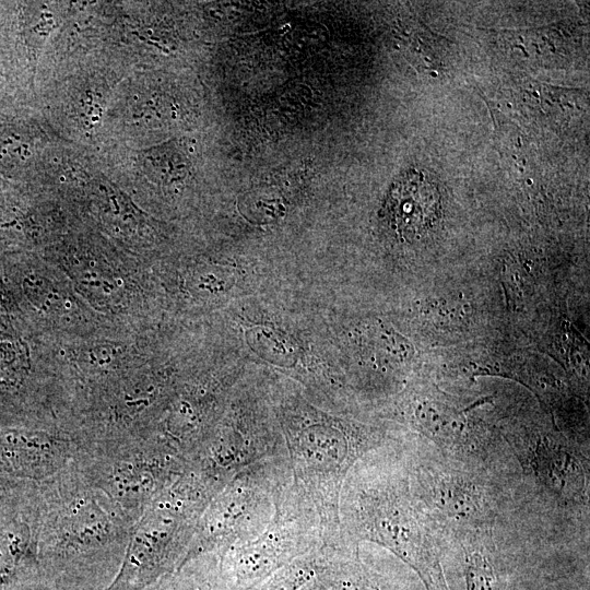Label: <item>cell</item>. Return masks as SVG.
I'll use <instances>...</instances> for the list:
<instances>
[{"mask_svg": "<svg viewBox=\"0 0 590 590\" xmlns=\"http://www.w3.org/2000/svg\"><path fill=\"white\" fill-rule=\"evenodd\" d=\"M340 532L347 546L375 543L408 565L426 590H449L434 530L418 507L409 472L391 452L370 451L345 477Z\"/></svg>", "mask_w": 590, "mask_h": 590, "instance_id": "cell-1", "label": "cell"}, {"mask_svg": "<svg viewBox=\"0 0 590 590\" xmlns=\"http://www.w3.org/2000/svg\"><path fill=\"white\" fill-rule=\"evenodd\" d=\"M282 420L292 481L316 510L322 547L342 546L339 503L343 483L355 463L377 450L385 437L357 424L326 417L302 403H285Z\"/></svg>", "mask_w": 590, "mask_h": 590, "instance_id": "cell-2", "label": "cell"}, {"mask_svg": "<svg viewBox=\"0 0 590 590\" xmlns=\"http://www.w3.org/2000/svg\"><path fill=\"white\" fill-rule=\"evenodd\" d=\"M211 495L190 471L146 509L130 540L125 560L108 590H135L181 568L200 515Z\"/></svg>", "mask_w": 590, "mask_h": 590, "instance_id": "cell-3", "label": "cell"}, {"mask_svg": "<svg viewBox=\"0 0 590 590\" xmlns=\"http://www.w3.org/2000/svg\"><path fill=\"white\" fill-rule=\"evenodd\" d=\"M291 482L286 453L258 461L235 475L200 515L186 563L203 554L221 556L262 532Z\"/></svg>", "mask_w": 590, "mask_h": 590, "instance_id": "cell-4", "label": "cell"}, {"mask_svg": "<svg viewBox=\"0 0 590 590\" xmlns=\"http://www.w3.org/2000/svg\"><path fill=\"white\" fill-rule=\"evenodd\" d=\"M425 462L410 469L412 494L432 529L462 542L488 539L500 508V493L480 468L467 461Z\"/></svg>", "mask_w": 590, "mask_h": 590, "instance_id": "cell-5", "label": "cell"}, {"mask_svg": "<svg viewBox=\"0 0 590 590\" xmlns=\"http://www.w3.org/2000/svg\"><path fill=\"white\" fill-rule=\"evenodd\" d=\"M320 547L316 510L292 481L280 495L263 531L227 548L219 556L220 569L229 590H248Z\"/></svg>", "mask_w": 590, "mask_h": 590, "instance_id": "cell-6", "label": "cell"}, {"mask_svg": "<svg viewBox=\"0 0 590 590\" xmlns=\"http://www.w3.org/2000/svg\"><path fill=\"white\" fill-rule=\"evenodd\" d=\"M540 485L565 504L588 503V460L568 445L547 436L516 451Z\"/></svg>", "mask_w": 590, "mask_h": 590, "instance_id": "cell-7", "label": "cell"}, {"mask_svg": "<svg viewBox=\"0 0 590 590\" xmlns=\"http://www.w3.org/2000/svg\"><path fill=\"white\" fill-rule=\"evenodd\" d=\"M439 194L432 181L415 170L404 173L391 187L385 214L403 237L425 232L437 219Z\"/></svg>", "mask_w": 590, "mask_h": 590, "instance_id": "cell-8", "label": "cell"}, {"mask_svg": "<svg viewBox=\"0 0 590 590\" xmlns=\"http://www.w3.org/2000/svg\"><path fill=\"white\" fill-rule=\"evenodd\" d=\"M302 590H398L391 580L367 565L359 547H320L316 570Z\"/></svg>", "mask_w": 590, "mask_h": 590, "instance_id": "cell-9", "label": "cell"}, {"mask_svg": "<svg viewBox=\"0 0 590 590\" xmlns=\"http://www.w3.org/2000/svg\"><path fill=\"white\" fill-rule=\"evenodd\" d=\"M483 539L462 542L465 590H498L495 567Z\"/></svg>", "mask_w": 590, "mask_h": 590, "instance_id": "cell-10", "label": "cell"}, {"mask_svg": "<svg viewBox=\"0 0 590 590\" xmlns=\"http://www.w3.org/2000/svg\"><path fill=\"white\" fill-rule=\"evenodd\" d=\"M49 453V441L22 430L0 432V460L13 467L30 465Z\"/></svg>", "mask_w": 590, "mask_h": 590, "instance_id": "cell-11", "label": "cell"}, {"mask_svg": "<svg viewBox=\"0 0 590 590\" xmlns=\"http://www.w3.org/2000/svg\"><path fill=\"white\" fill-rule=\"evenodd\" d=\"M317 551L305 555L248 590H302L314 577Z\"/></svg>", "mask_w": 590, "mask_h": 590, "instance_id": "cell-12", "label": "cell"}, {"mask_svg": "<svg viewBox=\"0 0 590 590\" xmlns=\"http://www.w3.org/2000/svg\"><path fill=\"white\" fill-rule=\"evenodd\" d=\"M28 548L30 532L26 526H11L0 533V582H7L13 577Z\"/></svg>", "mask_w": 590, "mask_h": 590, "instance_id": "cell-13", "label": "cell"}]
</instances>
